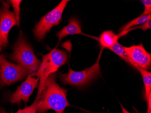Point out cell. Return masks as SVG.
<instances>
[{"label": "cell", "instance_id": "cell-6", "mask_svg": "<svg viewBox=\"0 0 151 113\" xmlns=\"http://www.w3.org/2000/svg\"><path fill=\"white\" fill-rule=\"evenodd\" d=\"M28 74L22 66L8 62L3 54L0 55V87L22 81Z\"/></svg>", "mask_w": 151, "mask_h": 113}, {"label": "cell", "instance_id": "cell-2", "mask_svg": "<svg viewBox=\"0 0 151 113\" xmlns=\"http://www.w3.org/2000/svg\"><path fill=\"white\" fill-rule=\"evenodd\" d=\"M37 74L40 79L38 93L35 100L40 98L46 88L47 78L50 75L55 73L61 66L67 63L68 55L64 51L54 48L49 53L42 56Z\"/></svg>", "mask_w": 151, "mask_h": 113}, {"label": "cell", "instance_id": "cell-9", "mask_svg": "<svg viewBox=\"0 0 151 113\" xmlns=\"http://www.w3.org/2000/svg\"><path fill=\"white\" fill-rule=\"evenodd\" d=\"M124 48L132 61L138 67L147 70L151 68V53L146 50L142 44Z\"/></svg>", "mask_w": 151, "mask_h": 113}, {"label": "cell", "instance_id": "cell-18", "mask_svg": "<svg viewBox=\"0 0 151 113\" xmlns=\"http://www.w3.org/2000/svg\"><path fill=\"white\" fill-rule=\"evenodd\" d=\"M147 103V106H148V109H147V113H151V95L149 96V100H148Z\"/></svg>", "mask_w": 151, "mask_h": 113}, {"label": "cell", "instance_id": "cell-12", "mask_svg": "<svg viewBox=\"0 0 151 113\" xmlns=\"http://www.w3.org/2000/svg\"><path fill=\"white\" fill-rule=\"evenodd\" d=\"M109 49L116 53L117 55L119 56L120 58H122L125 62H127L129 64L132 65L134 68L136 69L139 68L138 66H137L136 64L132 61L131 58H130L128 53L126 52L124 49V47L122 46L120 44H119L118 42H116V43Z\"/></svg>", "mask_w": 151, "mask_h": 113}, {"label": "cell", "instance_id": "cell-4", "mask_svg": "<svg viewBox=\"0 0 151 113\" xmlns=\"http://www.w3.org/2000/svg\"><path fill=\"white\" fill-rule=\"evenodd\" d=\"M68 0H63L58 6L41 19L34 29V36L38 40L42 41L53 26L58 25L62 20L63 11Z\"/></svg>", "mask_w": 151, "mask_h": 113}, {"label": "cell", "instance_id": "cell-10", "mask_svg": "<svg viewBox=\"0 0 151 113\" xmlns=\"http://www.w3.org/2000/svg\"><path fill=\"white\" fill-rule=\"evenodd\" d=\"M83 35L81 31V26L78 20L76 18H73L69 20V23L67 26H64L62 29L56 34L58 37V42L62 40L64 37L69 35Z\"/></svg>", "mask_w": 151, "mask_h": 113}, {"label": "cell", "instance_id": "cell-19", "mask_svg": "<svg viewBox=\"0 0 151 113\" xmlns=\"http://www.w3.org/2000/svg\"><path fill=\"white\" fill-rule=\"evenodd\" d=\"M120 105H121V108H122V112H123V113H130L128 111V110H126L125 108H124V107H123V105L121 104H120Z\"/></svg>", "mask_w": 151, "mask_h": 113}, {"label": "cell", "instance_id": "cell-15", "mask_svg": "<svg viewBox=\"0 0 151 113\" xmlns=\"http://www.w3.org/2000/svg\"><path fill=\"white\" fill-rule=\"evenodd\" d=\"M40 101V99L35 100L34 102L29 107H26L23 109H19L16 113H36L38 109V105ZM0 113H6L5 109L2 108H0Z\"/></svg>", "mask_w": 151, "mask_h": 113}, {"label": "cell", "instance_id": "cell-17", "mask_svg": "<svg viewBox=\"0 0 151 113\" xmlns=\"http://www.w3.org/2000/svg\"><path fill=\"white\" fill-rule=\"evenodd\" d=\"M142 2L145 6V11L141 14V16H147L151 15V0H142Z\"/></svg>", "mask_w": 151, "mask_h": 113}, {"label": "cell", "instance_id": "cell-5", "mask_svg": "<svg viewBox=\"0 0 151 113\" xmlns=\"http://www.w3.org/2000/svg\"><path fill=\"white\" fill-rule=\"evenodd\" d=\"M101 51L97 61L94 65L80 72H77L69 68V72L66 75H61L60 77L63 84L77 87H82L101 75L100 63Z\"/></svg>", "mask_w": 151, "mask_h": 113}, {"label": "cell", "instance_id": "cell-13", "mask_svg": "<svg viewBox=\"0 0 151 113\" xmlns=\"http://www.w3.org/2000/svg\"><path fill=\"white\" fill-rule=\"evenodd\" d=\"M137 69L140 73L145 86L146 100L148 102L149 96L151 95V73L147 70L138 68Z\"/></svg>", "mask_w": 151, "mask_h": 113}, {"label": "cell", "instance_id": "cell-7", "mask_svg": "<svg viewBox=\"0 0 151 113\" xmlns=\"http://www.w3.org/2000/svg\"><path fill=\"white\" fill-rule=\"evenodd\" d=\"M39 80L37 72L28 75L25 81L10 96L9 101L12 104H17L19 105L23 101L26 105L34 90L38 87Z\"/></svg>", "mask_w": 151, "mask_h": 113}, {"label": "cell", "instance_id": "cell-8", "mask_svg": "<svg viewBox=\"0 0 151 113\" xmlns=\"http://www.w3.org/2000/svg\"><path fill=\"white\" fill-rule=\"evenodd\" d=\"M16 15L6 6L0 8V45L6 47L8 44V35L11 29L17 25Z\"/></svg>", "mask_w": 151, "mask_h": 113}, {"label": "cell", "instance_id": "cell-20", "mask_svg": "<svg viewBox=\"0 0 151 113\" xmlns=\"http://www.w3.org/2000/svg\"><path fill=\"white\" fill-rule=\"evenodd\" d=\"M1 51H2V47L0 45V53L1 52Z\"/></svg>", "mask_w": 151, "mask_h": 113}, {"label": "cell", "instance_id": "cell-11", "mask_svg": "<svg viewBox=\"0 0 151 113\" xmlns=\"http://www.w3.org/2000/svg\"><path fill=\"white\" fill-rule=\"evenodd\" d=\"M119 37L118 35H116L112 31L106 30L103 32L99 37V41L102 47V48H111Z\"/></svg>", "mask_w": 151, "mask_h": 113}, {"label": "cell", "instance_id": "cell-3", "mask_svg": "<svg viewBox=\"0 0 151 113\" xmlns=\"http://www.w3.org/2000/svg\"><path fill=\"white\" fill-rule=\"evenodd\" d=\"M9 58L25 69L29 74L38 72L41 64L40 60L34 54L32 47L24 39L22 31L14 45L13 52Z\"/></svg>", "mask_w": 151, "mask_h": 113}, {"label": "cell", "instance_id": "cell-1", "mask_svg": "<svg viewBox=\"0 0 151 113\" xmlns=\"http://www.w3.org/2000/svg\"><path fill=\"white\" fill-rule=\"evenodd\" d=\"M56 81L55 73L47 78L45 89L40 98L38 113H46L50 109L54 110L56 113H64L66 107L72 106L67 101L68 89L61 88Z\"/></svg>", "mask_w": 151, "mask_h": 113}, {"label": "cell", "instance_id": "cell-14", "mask_svg": "<svg viewBox=\"0 0 151 113\" xmlns=\"http://www.w3.org/2000/svg\"><path fill=\"white\" fill-rule=\"evenodd\" d=\"M151 15L143 16L140 15L139 17L133 19L123 26L121 29V32L126 31V30L129 28H132L133 26L134 27L136 25L144 24L148 22L149 20H151Z\"/></svg>", "mask_w": 151, "mask_h": 113}, {"label": "cell", "instance_id": "cell-16", "mask_svg": "<svg viewBox=\"0 0 151 113\" xmlns=\"http://www.w3.org/2000/svg\"><path fill=\"white\" fill-rule=\"evenodd\" d=\"M8 2H10L11 4H12L14 10V13L16 15V19H17V24L18 26H19V11L20 9L19 7V5H20V3L22 2V1L19 0V1H9Z\"/></svg>", "mask_w": 151, "mask_h": 113}]
</instances>
